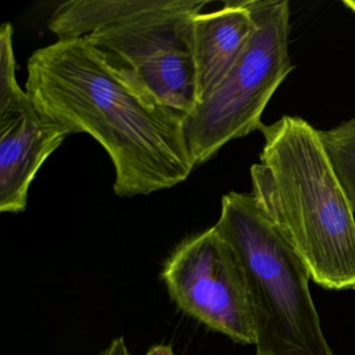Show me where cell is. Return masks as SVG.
<instances>
[{
  "instance_id": "6da1fadb",
  "label": "cell",
  "mask_w": 355,
  "mask_h": 355,
  "mask_svg": "<svg viewBox=\"0 0 355 355\" xmlns=\"http://www.w3.org/2000/svg\"><path fill=\"white\" fill-rule=\"evenodd\" d=\"M26 93L68 134L90 135L105 148L115 167L117 196L172 188L195 168L187 115L135 92L86 38L58 40L35 51Z\"/></svg>"
},
{
  "instance_id": "7a4b0ae2",
  "label": "cell",
  "mask_w": 355,
  "mask_h": 355,
  "mask_svg": "<svg viewBox=\"0 0 355 355\" xmlns=\"http://www.w3.org/2000/svg\"><path fill=\"white\" fill-rule=\"evenodd\" d=\"M261 132V163L251 167L252 196L304 263L328 290H355L352 207L322 144L319 130L284 116Z\"/></svg>"
},
{
  "instance_id": "3957f363",
  "label": "cell",
  "mask_w": 355,
  "mask_h": 355,
  "mask_svg": "<svg viewBox=\"0 0 355 355\" xmlns=\"http://www.w3.org/2000/svg\"><path fill=\"white\" fill-rule=\"evenodd\" d=\"M214 227L244 267L257 355H336L322 330L306 267L252 194L223 196Z\"/></svg>"
},
{
  "instance_id": "277c9868",
  "label": "cell",
  "mask_w": 355,
  "mask_h": 355,
  "mask_svg": "<svg viewBox=\"0 0 355 355\" xmlns=\"http://www.w3.org/2000/svg\"><path fill=\"white\" fill-rule=\"evenodd\" d=\"M245 1L253 30L244 51L213 94L186 117L184 132L195 167L230 141L261 130L268 103L294 69L288 55V1Z\"/></svg>"
},
{
  "instance_id": "5b68a950",
  "label": "cell",
  "mask_w": 355,
  "mask_h": 355,
  "mask_svg": "<svg viewBox=\"0 0 355 355\" xmlns=\"http://www.w3.org/2000/svg\"><path fill=\"white\" fill-rule=\"evenodd\" d=\"M207 3L157 0L85 38L135 92L189 116L198 105L192 20Z\"/></svg>"
},
{
  "instance_id": "8992f818",
  "label": "cell",
  "mask_w": 355,
  "mask_h": 355,
  "mask_svg": "<svg viewBox=\"0 0 355 355\" xmlns=\"http://www.w3.org/2000/svg\"><path fill=\"white\" fill-rule=\"evenodd\" d=\"M162 277L184 313L234 342L255 345L244 267L215 227L182 243L168 259Z\"/></svg>"
},
{
  "instance_id": "52a82bcc",
  "label": "cell",
  "mask_w": 355,
  "mask_h": 355,
  "mask_svg": "<svg viewBox=\"0 0 355 355\" xmlns=\"http://www.w3.org/2000/svg\"><path fill=\"white\" fill-rule=\"evenodd\" d=\"M17 65L0 66V211L20 213L44 162L69 136L43 116L17 82Z\"/></svg>"
},
{
  "instance_id": "ba28073f",
  "label": "cell",
  "mask_w": 355,
  "mask_h": 355,
  "mask_svg": "<svg viewBox=\"0 0 355 355\" xmlns=\"http://www.w3.org/2000/svg\"><path fill=\"white\" fill-rule=\"evenodd\" d=\"M253 30L246 1H228L219 11L192 20V53L198 105L209 98L242 55ZM197 105V107H198Z\"/></svg>"
},
{
  "instance_id": "9c48e42d",
  "label": "cell",
  "mask_w": 355,
  "mask_h": 355,
  "mask_svg": "<svg viewBox=\"0 0 355 355\" xmlns=\"http://www.w3.org/2000/svg\"><path fill=\"white\" fill-rule=\"evenodd\" d=\"M157 0H73L57 8L49 22L59 40L85 38L95 31L153 7Z\"/></svg>"
},
{
  "instance_id": "30bf717a",
  "label": "cell",
  "mask_w": 355,
  "mask_h": 355,
  "mask_svg": "<svg viewBox=\"0 0 355 355\" xmlns=\"http://www.w3.org/2000/svg\"><path fill=\"white\" fill-rule=\"evenodd\" d=\"M319 136L355 214V118L332 130H322Z\"/></svg>"
},
{
  "instance_id": "8fae6325",
  "label": "cell",
  "mask_w": 355,
  "mask_h": 355,
  "mask_svg": "<svg viewBox=\"0 0 355 355\" xmlns=\"http://www.w3.org/2000/svg\"><path fill=\"white\" fill-rule=\"evenodd\" d=\"M98 355H132L126 347L123 338H115L109 347L101 351Z\"/></svg>"
},
{
  "instance_id": "7c38bea8",
  "label": "cell",
  "mask_w": 355,
  "mask_h": 355,
  "mask_svg": "<svg viewBox=\"0 0 355 355\" xmlns=\"http://www.w3.org/2000/svg\"><path fill=\"white\" fill-rule=\"evenodd\" d=\"M146 355H174V352L168 345H157L153 347Z\"/></svg>"
},
{
  "instance_id": "4fadbf2b",
  "label": "cell",
  "mask_w": 355,
  "mask_h": 355,
  "mask_svg": "<svg viewBox=\"0 0 355 355\" xmlns=\"http://www.w3.org/2000/svg\"><path fill=\"white\" fill-rule=\"evenodd\" d=\"M343 3H344L348 9L352 10L355 13V0H344Z\"/></svg>"
}]
</instances>
